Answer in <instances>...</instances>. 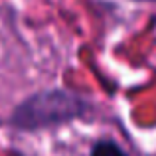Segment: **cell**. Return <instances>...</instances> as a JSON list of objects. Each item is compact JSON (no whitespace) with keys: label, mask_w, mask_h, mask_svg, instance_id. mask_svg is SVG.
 Returning <instances> with one entry per match:
<instances>
[{"label":"cell","mask_w":156,"mask_h":156,"mask_svg":"<svg viewBox=\"0 0 156 156\" xmlns=\"http://www.w3.org/2000/svg\"><path fill=\"white\" fill-rule=\"evenodd\" d=\"M89 111L91 103L79 93L63 87H51L32 93L20 101L10 113V125L16 130L38 133L83 119Z\"/></svg>","instance_id":"cell-1"},{"label":"cell","mask_w":156,"mask_h":156,"mask_svg":"<svg viewBox=\"0 0 156 156\" xmlns=\"http://www.w3.org/2000/svg\"><path fill=\"white\" fill-rule=\"evenodd\" d=\"M89 156H129V154H126L125 148H121L113 138H97L91 144Z\"/></svg>","instance_id":"cell-2"},{"label":"cell","mask_w":156,"mask_h":156,"mask_svg":"<svg viewBox=\"0 0 156 156\" xmlns=\"http://www.w3.org/2000/svg\"><path fill=\"white\" fill-rule=\"evenodd\" d=\"M134 2H156V0H134Z\"/></svg>","instance_id":"cell-3"},{"label":"cell","mask_w":156,"mask_h":156,"mask_svg":"<svg viewBox=\"0 0 156 156\" xmlns=\"http://www.w3.org/2000/svg\"><path fill=\"white\" fill-rule=\"evenodd\" d=\"M0 126H2V119H0Z\"/></svg>","instance_id":"cell-4"}]
</instances>
